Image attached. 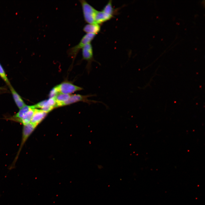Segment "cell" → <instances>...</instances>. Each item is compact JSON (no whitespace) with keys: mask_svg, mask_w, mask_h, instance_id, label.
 Here are the masks:
<instances>
[{"mask_svg":"<svg viewBox=\"0 0 205 205\" xmlns=\"http://www.w3.org/2000/svg\"><path fill=\"white\" fill-rule=\"evenodd\" d=\"M96 35V34L91 33L86 34L85 35L78 44L67 50V53L68 56L74 60L79 50L87 44L91 43Z\"/></svg>","mask_w":205,"mask_h":205,"instance_id":"6da1fadb","label":"cell"},{"mask_svg":"<svg viewBox=\"0 0 205 205\" xmlns=\"http://www.w3.org/2000/svg\"><path fill=\"white\" fill-rule=\"evenodd\" d=\"M79 1L82 7L85 21L89 24L95 23V18L97 11L86 1L81 0Z\"/></svg>","mask_w":205,"mask_h":205,"instance_id":"7a4b0ae2","label":"cell"},{"mask_svg":"<svg viewBox=\"0 0 205 205\" xmlns=\"http://www.w3.org/2000/svg\"><path fill=\"white\" fill-rule=\"evenodd\" d=\"M36 127V126L30 123L26 125L23 126L21 144L20 145V147H19V149L17 152L16 156L14 159V161L12 163L10 167L9 168L10 169H11L14 167L15 165L18 158L19 153L22 148V147L23 146V145L29 136L33 132Z\"/></svg>","mask_w":205,"mask_h":205,"instance_id":"3957f363","label":"cell"},{"mask_svg":"<svg viewBox=\"0 0 205 205\" xmlns=\"http://www.w3.org/2000/svg\"><path fill=\"white\" fill-rule=\"evenodd\" d=\"M82 60H85L87 62L86 68L89 73L91 69L92 62H96L99 64H100L94 59L93 47L91 43L85 45L82 49Z\"/></svg>","mask_w":205,"mask_h":205,"instance_id":"277c9868","label":"cell"},{"mask_svg":"<svg viewBox=\"0 0 205 205\" xmlns=\"http://www.w3.org/2000/svg\"><path fill=\"white\" fill-rule=\"evenodd\" d=\"M96 94L88 95H83L79 94H74L71 95L69 99L63 103L61 105V106H62L73 103L75 102L79 101H82L88 103L90 104L92 103H101L105 104L101 102L96 101L95 100H90L88 99V98L89 97L96 96Z\"/></svg>","mask_w":205,"mask_h":205,"instance_id":"5b68a950","label":"cell"},{"mask_svg":"<svg viewBox=\"0 0 205 205\" xmlns=\"http://www.w3.org/2000/svg\"><path fill=\"white\" fill-rule=\"evenodd\" d=\"M59 93L70 94L82 90V88L76 86L71 82L64 81L55 86Z\"/></svg>","mask_w":205,"mask_h":205,"instance_id":"8992f818","label":"cell"},{"mask_svg":"<svg viewBox=\"0 0 205 205\" xmlns=\"http://www.w3.org/2000/svg\"><path fill=\"white\" fill-rule=\"evenodd\" d=\"M47 113L41 109H35L30 123L36 126L43 119Z\"/></svg>","mask_w":205,"mask_h":205,"instance_id":"52a82bcc","label":"cell"},{"mask_svg":"<svg viewBox=\"0 0 205 205\" xmlns=\"http://www.w3.org/2000/svg\"><path fill=\"white\" fill-rule=\"evenodd\" d=\"M113 16L106 13L102 11H97L95 18L96 24H99L110 20Z\"/></svg>","mask_w":205,"mask_h":205,"instance_id":"ba28073f","label":"cell"},{"mask_svg":"<svg viewBox=\"0 0 205 205\" xmlns=\"http://www.w3.org/2000/svg\"><path fill=\"white\" fill-rule=\"evenodd\" d=\"M9 87L16 105L19 109L21 108L26 105L24 102L11 85Z\"/></svg>","mask_w":205,"mask_h":205,"instance_id":"9c48e42d","label":"cell"},{"mask_svg":"<svg viewBox=\"0 0 205 205\" xmlns=\"http://www.w3.org/2000/svg\"><path fill=\"white\" fill-rule=\"evenodd\" d=\"M31 109H35L34 105L29 106L25 105L20 109L19 112L11 119L13 120L18 122L19 120L22 118L28 111Z\"/></svg>","mask_w":205,"mask_h":205,"instance_id":"30bf717a","label":"cell"},{"mask_svg":"<svg viewBox=\"0 0 205 205\" xmlns=\"http://www.w3.org/2000/svg\"><path fill=\"white\" fill-rule=\"evenodd\" d=\"M83 30L86 34L91 33L96 34L100 31L101 27L99 24H88L84 26Z\"/></svg>","mask_w":205,"mask_h":205,"instance_id":"8fae6325","label":"cell"},{"mask_svg":"<svg viewBox=\"0 0 205 205\" xmlns=\"http://www.w3.org/2000/svg\"><path fill=\"white\" fill-rule=\"evenodd\" d=\"M35 109H31L28 111L18 122L26 125L30 123Z\"/></svg>","mask_w":205,"mask_h":205,"instance_id":"7c38bea8","label":"cell"},{"mask_svg":"<svg viewBox=\"0 0 205 205\" xmlns=\"http://www.w3.org/2000/svg\"><path fill=\"white\" fill-rule=\"evenodd\" d=\"M71 95L70 94L59 93L54 98L56 103V108L61 107L62 104L69 99Z\"/></svg>","mask_w":205,"mask_h":205,"instance_id":"4fadbf2b","label":"cell"},{"mask_svg":"<svg viewBox=\"0 0 205 205\" xmlns=\"http://www.w3.org/2000/svg\"><path fill=\"white\" fill-rule=\"evenodd\" d=\"M102 11L109 15L113 16L114 13V9L113 8L111 0L109 1L104 7Z\"/></svg>","mask_w":205,"mask_h":205,"instance_id":"5bb4252c","label":"cell"},{"mask_svg":"<svg viewBox=\"0 0 205 205\" xmlns=\"http://www.w3.org/2000/svg\"><path fill=\"white\" fill-rule=\"evenodd\" d=\"M0 77L9 87L11 85L5 72L0 63Z\"/></svg>","mask_w":205,"mask_h":205,"instance_id":"9a60e30c","label":"cell"},{"mask_svg":"<svg viewBox=\"0 0 205 205\" xmlns=\"http://www.w3.org/2000/svg\"><path fill=\"white\" fill-rule=\"evenodd\" d=\"M59 93L55 87H54L50 91L49 94V98H54Z\"/></svg>","mask_w":205,"mask_h":205,"instance_id":"2e32d148","label":"cell"},{"mask_svg":"<svg viewBox=\"0 0 205 205\" xmlns=\"http://www.w3.org/2000/svg\"><path fill=\"white\" fill-rule=\"evenodd\" d=\"M4 89H4V88H3L1 87H0V90H4Z\"/></svg>","mask_w":205,"mask_h":205,"instance_id":"e0dca14e","label":"cell"}]
</instances>
